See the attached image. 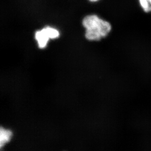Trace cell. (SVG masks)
Returning <instances> with one entry per match:
<instances>
[{
    "instance_id": "obj_1",
    "label": "cell",
    "mask_w": 151,
    "mask_h": 151,
    "mask_svg": "<svg viewBox=\"0 0 151 151\" xmlns=\"http://www.w3.org/2000/svg\"><path fill=\"white\" fill-rule=\"evenodd\" d=\"M83 24L86 29V38L91 41L100 40L107 36L111 31L110 23L96 15L86 16L83 20Z\"/></svg>"
},
{
    "instance_id": "obj_2",
    "label": "cell",
    "mask_w": 151,
    "mask_h": 151,
    "mask_svg": "<svg viewBox=\"0 0 151 151\" xmlns=\"http://www.w3.org/2000/svg\"><path fill=\"white\" fill-rule=\"evenodd\" d=\"M59 36V32L56 29L47 27L36 32L35 39L39 47L44 49L46 47L50 39H53Z\"/></svg>"
},
{
    "instance_id": "obj_3",
    "label": "cell",
    "mask_w": 151,
    "mask_h": 151,
    "mask_svg": "<svg viewBox=\"0 0 151 151\" xmlns=\"http://www.w3.org/2000/svg\"><path fill=\"white\" fill-rule=\"evenodd\" d=\"M12 137V132L9 130H6L3 128H1L0 130V147L4 146L6 143L8 142Z\"/></svg>"
},
{
    "instance_id": "obj_4",
    "label": "cell",
    "mask_w": 151,
    "mask_h": 151,
    "mask_svg": "<svg viewBox=\"0 0 151 151\" xmlns=\"http://www.w3.org/2000/svg\"><path fill=\"white\" fill-rule=\"evenodd\" d=\"M139 3L144 12H151V0H139Z\"/></svg>"
},
{
    "instance_id": "obj_5",
    "label": "cell",
    "mask_w": 151,
    "mask_h": 151,
    "mask_svg": "<svg viewBox=\"0 0 151 151\" xmlns=\"http://www.w3.org/2000/svg\"><path fill=\"white\" fill-rule=\"evenodd\" d=\"M91 1H96L97 0H91Z\"/></svg>"
}]
</instances>
